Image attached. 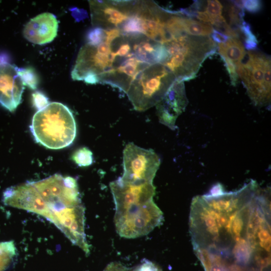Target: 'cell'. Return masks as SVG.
Listing matches in <instances>:
<instances>
[{"instance_id":"14","label":"cell","mask_w":271,"mask_h":271,"mask_svg":"<svg viewBox=\"0 0 271 271\" xmlns=\"http://www.w3.org/2000/svg\"><path fill=\"white\" fill-rule=\"evenodd\" d=\"M183 25L188 34L195 36H209L213 28L210 24L183 17Z\"/></svg>"},{"instance_id":"6","label":"cell","mask_w":271,"mask_h":271,"mask_svg":"<svg viewBox=\"0 0 271 271\" xmlns=\"http://www.w3.org/2000/svg\"><path fill=\"white\" fill-rule=\"evenodd\" d=\"M163 220V213L153 199L115 213L114 219L117 233L126 238H135L149 234L161 224Z\"/></svg>"},{"instance_id":"16","label":"cell","mask_w":271,"mask_h":271,"mask_svg":"<svg viewBox=\"0 0 271 271\" xmlns=\"http://www.w3.org/2000/svg\"><path fill=\"white\" fill-rule=\"evenodd\" d=\"M16 69L24 86L33 90L36 89L39 78L35 70L30 66L21 68L16 67Z\"/></svg>"},{"instance_id":"9","label":"cell","mask_w":271,"mask_h":271,"mask_svg":"<svg viewBox=\"0 0 271 271\" xmlns=\"http://www.w3.org/2000/svg\"><path fill=\"white\" fill-rule=\"evenodd\" d=\"M91 22L95 27L116 28L129 17L132 1H89Z\"/></svg>"},{"instance_id":"5","label":"cell","mask_w":271,"mask_h":271,"mask_svg":"<svg viewBox=\"0 0 271 271\" xmlns=\"http://www.w3.org/2000/svg\"><path fill=\"white\" fill-rule=\"evenodd\" d=\"M245 56V62L241 61L235 65L237 74L254 104L261 107L268 105L270 103L271 80L265 79V71L270 59L255 51H249Z\"/></svg>"},{"instance_id":"20","label":"cell","mask_w":271,"mask_h":271,"mask_svg":"<svg viewBox=\"0 0 271 271\" xmlns=\"http://www.w3.org/2000/svg\"><path fill=\"white\" fill-rule=\"evenodd\" d=\"M105 30L99 27H95L87 33L86 39L88 44L95 45L102 42L105 38Z\"/></svg>"},{"instance_id":"22","label":"cell","mask_w":271,"mask_h":271,"mask_svg":"<svg viewBox=\"0 0 271 271\" xmlns=\"http://www.w3.org/2000/svg\"><path fill=\"white\" fill-rule=\"evenodd\" d=\"M222 59L224 62L225 66L228 72L232 84L235 86L238 81V76L236 72L235 64L226 58H222Z\"/></svg>"},{"instance_id":"1","label":"cell","mask_w":271,"mask_h":271,"mask_svg":"<svg viewBox=\"0 0 271 271\" xmlns=\"http://www.w3.org/2000/svg\"><path fill=\"white\" fill-rule=\"evenodd\" d=\"M189 230L199 259L218 262L228 271H264L270 265L269 194L242 187L195 197Z\"/></svg>"},{"instance_id":"2","label":"cell","mask_w":271,"mask_h":271,"mask_svg":"<svg viewBox=\"0 0 271 271\" xmlns=\"http://www.w3.org/2000/svg\"><path fill=\"white\" fill-rule=\"evenodd\" d=\"M8 206L40 215L54 224L71 242L90 252L85 231V211L77 181L55 174L43 180L12 187Z\"/></svg>"},{"instance_id":"15","label":"cell","mask_w":271,"mask_h":271,"mask_svg":"<svg viewBox=\"0 0 271 271\" xmlns=\"http://www.w3.org/2000/svg\"><path fill=\"white\" fill-rule=\"evenodd\" d=\"M16 253L13 241L0 242V271L5 270Z\"/></svg>"},{"instance_id":"18","label":"cell","mask_w":271,"mask_h":271,"mask_svg":"<svg viewBox=\"0 0 271 271\" xmlns=\"http://www.w3.org/2000/svg\"><path fill=\"white\" fill-rule=\"evenodd\" d=\"M240 31L245 36L244 43L245 48L248 50H256L257 40L253 34L249 24L243 21L240 27Z\"/></svg>"},{"instance_id":"25","label":"cell","mask_w":271,"mask_h":271,"mask_svg":"<svg viewBox=\"0 0 271 271\" xmlns=\"http://www.w3.org/2000/svg\"><path fill=\"white\" fill-rule=\"evenodd\" d=\"M212 37L214 41L219 44L225 43L229 38L227 35L214 29L212 33Z\"/></svg>"},{"instance_id":"26","label":"cell","mask_w":271,"mask_h":271,"mask_svg":"<svg viewBox=\"0 0 271 271\" xmlns=\"http://www.w3.org/2000/svg\"><path fill=\"white\" fill-rule=\"evenodd\" d=\"M103 271H128V269L118 262L109 263Z\"/></svg>"},{"instance_id":"21","label":"cell","mask_w":271,"mask_h":271,"mask_svg":"<svg viewBox=\"0 0 271 271\" xmlns=\"http://www.w3.org/2000/svg\"><path fill=\"white\" fill-rule=\"evenodd\" d=\"M32 102L38 110H41L49 104L48 98L40 91H35L32 94Z\"/></svg>"},{"instance_id":"23","label":"cell","mask_w":271,"mask_h":271,"mask_svg":"<svg viewBox=\"0 0 271 271\" xmlns=\"http://www.w3.org/2000/svg\"><path fill=\"white\" fill-rule=\"evenodd\" d=\"M241 2L243 9L250 13H257L261 10L262 7V4L260 1L245 0Z\"/></svg>"},{"instance_id":"24","label":"cell","mask_w":271,"mask_h":271,"mask_svg":"<svg viewBox=\"0 0 271 271\" xmlns=\"http://www.w3.org/2000/svg\"><path fill=\"white\" fill-rule=\"evenodd\" d=\"M132 271H162L161 268L154 263L148 260H144Z\"/></svg>"},{"instance_id":"3","label":"cell","mask_w":271,"mask_h":271,"mask_svg":"<svg viewBox=\"0 0 271 271\" xmlns=\"http://www.w3.org/2000/svg\"><path fill=\"white\" fill-rule=\"evenodd\" d=\"M31 132L37 143L50 149L70 146L76 134V126L69 108L57 102L49 103L33 117Z\"/></svg>"},{"instance_id":"7","label":"cell","mask_w":271,"mask_h":271,"mask_svg":"<svg viewBox=\"0 0 271 271\" xmlns=\"http://www.w3.org/2000/svg\"><path fill=\"white\" fill-rule=\"evenodd\" d=\"M123 173L120 177L127 182L153 183L160 165V159L152 149L142 148L132 143L123 150Z\"/></svg>"},{"instance_id":"4","label":"cell","mask_w":271,"mask_h":271,"mask_svg":"<svg viewBox=\"0 0 271 271\" xmlns=\"http://www.w3.org/2000/svg\"><path fill=\"white\" fill-rule=\"evenodd\" d=\"M175 81L163 65L149 64L138 73L125 93L136 110L145 111L156 105Z\"/></svg>"},{"instance_id":"27","label":"cell","mask_w":271,"mask_h":271,"mask_svg":"<svg viewBox=\"0 0 271 271\" xmlns=\"http://www.w3.org/2000/svg\"><path fill=\"white\" fill-rule=\"evenodd\" d=\"M195 18L203 23L212 25V20L206 11H196Z\"/></svg>"},{"instance_id":"10","label":"cell","mask_w":271,"mask_h":271,"mask_svg":"<svg viewBox=\"0 0 271 271\" xmlns=\"http://www.w3.org/2000/svg\"><path fill=\"white\" fill-rule=\"evenodd\" d=\"M188 103L184 82L175 81L163 98L156 104L160 122L171 129L176 128V121Z\"/></svg>"},{"instance_id":"8","label":"cell","mask_w":271,"mask_h":271,"mask_svg":"<svg viewBox=\"0 0 271 271\" xmlns=\"http://www.w3.org/2000/svg\"><path fill=\"white\" fill-rule=\"evenodd\" d=\"M109 186L115 204V213L152 200L156 192L153 183L127 182L120 177L111 182Z\"/></svg>"},{"instance_id":"19","label":"cell","mask_w":271,"mask_h":271,"mask_svg":"<svg viewBox=\"0 0 271 271\" xmlns=\"http://www.w3.org/2000/svg\"><path fill=\"white\" fill-rule=\"evenodd\" d=\"M206 2L207 5L205 11L211 18L212 21V25H213L216 21L223 17L222 16L223 7L218 1L209 0Z\"/></svg>"},{"instance_id":"11","label":"cell","mask_w":271,"mask_h":271,"mask_svg":"<svg viewBox=\"0 0 271 271\" xmlns=\"http://www.w3.org/2000/svg\"><path fill=\"white\" fill-rule=\"evenodd\" d=\"M24 85L16 67L0 62V104L11 112L21 103Z\"/></svg>"},{"instance_id":"17","label":"cell","mask_w":271,"mask_h":271,"mask_svg":"<svg viewBox=\"0 0 271 271\" xmlns=\"http://www.w3.org/2000/svg\"><path fill=\"white\" fill-rule=\"evenodd\" d=\"M72 160L80 167L88 166L93 163V154L87 148L83 147L75 151L71 156Z\"/></svg>"},{"instance_id":"13","label":"cell","mask_w":271,"mask_h":271,"mask_svg":"<svg viewBox=\"0 0 271 271\" xmlns=\"http://www.w3.org/2000/svg\"><path fill=\"white\" fill-rule=\"evenodd\" d=\"M219 54L232 62L235 65L244 58L246 52L242 44L238 38H229L224 43L218 44Z\"/></svg>"},{"instance_id":"12","label":"cell","mask_w":271,"mask_h":271,"mask_svg":"<svg viewBox=\"0 0 271 271\" xmlns=\"http://www.w3.org/2000/svg\"><path fill=\"white\" fill-rule=\"evenodd\" d=\"M58 30V21L56 16L46 12L31 19L25 25L23 34L28 41L43 45L53 41Z\"/></svg>"}]
</instances>
